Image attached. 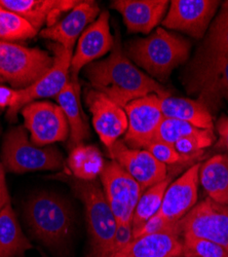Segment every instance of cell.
Masks as SVG:
<instances>
[{"label": "cell", "instance_id": "obj_34", "mask_svg": "<svg viewBox=\"0 0 228 257\" xmlns=\"http://www.w3.org/2000/svg\"><path fill=\"white\" fill-rule=\"evenodd\" d=\"M134 240V233L132 224H118L115 237L112 242L110 254H113L121 249H123L128 244H130ZM108 256V257H109Z\"/></svg>", "mask_w": 228, "mask_h": 257}, {"label": "cell", "instance_id": "obj_33", "mask_svg": "<svg viewBox=\"0 0 228 257\" xmlns=\"http://www.w3.org/2000/svg\"><path fill=\"white\" fill-rule=\"evenodd\" d=\"M173 226H175V224L174 225L170 224L167 220H165L157 213L153 217H151L149 220H147L143 224V226L134 234V239L142 237V235H148V234L161 232V231L167 230Z\"/></svg>", "mask_w": 228, "mask_h": 257}, {"label": "cell", "instance_id": "obj_37", "mask_svg": "<svg viewBox=\"0 0 228 257\" xmlns=\"http://www.w3.org/2000/svg\"><path fill=\"white\" fill-rule=\"evenodd\" d=\"M10 201L9 190H2L0 189V210H2Z\"/></svg>", "mask_w": 228, "mask_h": 257}, {"label": "cell", "instance_id": "obj_18", "mask_svg": "<svg viewBox=\"0 0 228 257\" xmlns=\"http://www.w3.org/2000/svg\"><path fill=\"white\" fill-rule=\"evenodd\" d=\"M100 16V8L95 2H79L70 13L54 26L40 31V36L55 41L57 45L73 51L76 40Z\"/></svg>", "mask_w": 228, "mask_h": 257}, {"label": "cell", "instance_id": "obj_12", "mask_svg": "<svg viewBox=\"0 0 228 257\" xmlns=\"http://www.w3.org/2000/svg\"><path fill=\"white\" fill-rule=\"evenodd\" d=\"M124 111L128 130L123 142L133 149H146L155 141L158 127L164 118L158 104V96L151 94L130 102Z\"/></svg>", "mask_w": 228, "mask_h": 257}, {"label": "cell", "instance_id": "obj_30", "mask_svg": "<svg viewBox=\"0 0 228 257\" xmlns=\"http://www.w3.org/2000/svg\"><path fill=\"white\" fill-rule=\"evenodd\" d=\"M183 243V257H228V251L214 242L185 237Z\"/></svg>", "mask_w": 228, "mask_h": 257}, {"label": "cell", "instance_id": "obj_10", "mask_svg": "<svg viewBox=\"0 0 228 257\" xmlns=\"http://www.w3.org/2000/svg\"><path fill=\"white\" fill-rule=\"evenodd\" d=\"M102 188L118 224H132L142 195L140 184L115 161L105 163L100 174Z\"/></svg>", "mask_w": 228, "mask_h": 257}, {"label": "cell", "instance_id": "obj_36", "mask_svg": "<svg viewBox=\"0 0 228 257\" xmlns=\"http://www.w3.org/2000/svg\"><path fill=\"white\" fill-rule=\"evenodd\" d=\"M17 95V90L11 89L6 85H0V108H10L13 106Z\"/></svg>", "mask_w": 228, "mask_h": 257}, {"label": "cell", "instance_id": "obj_22", "mask_svg": "<svg viewBox=\"0 0 228 257\" xmlns=\"http://www.w3.org/2000/svg\"><path fill=\"white\" fill-rule=\"evenodd\" d=\"M158 104L164 118L189 122L201 130H214L213 115L199 100L167 95L158 97Z\"/></svg>", "mask_w": 228, "mask_h": 257}, {"label": "cell", "instance_id": "obj_26", "mask_svg": "<svg viewBox=\"0 0 228 257\" xmlns=\"http://www.w3.org/2000/svg\"><path fill=\"white\" fill-rule=\"evenodd\" d=\"M105 161L96 146L80 144L73 149L67 160L72 177L79 180H96L102 173Z\"/></svg>", "mask_w": 228, "mask_h": 257}, {"label": "cell", "instance_id": "obj_35", "mask_svg": "<svg viewBox=\"0 0 228 257\" xmlns=\"http://www.w3.org/2000/svg\"><path fill=\"white\" fill-rule=\"evenodd\" d=\"M216 127L219 135V140L217 141L216 146L228 152V116L221 115L217 120Z\"/></svg>", "mask_w": 228, "mask_h": 257}, {"label": "cell", "instance_id": "obj_20", "mask_svg": "<svg viewBox=\"0 0 228 257\" xmlns=\"http://www.w3.org/2000/svg\"><path fill=\"white\" fill-rule=\"evenodd\" d=\"M78 4L75 0H0V8L23 17L38 31L45 25L54 26L62 14Z\"/></svg>", "mask_w": 228, "mask_h": 257}, {"label": "cell", "instance_id": "obj_21", "mask_svg": "<svg viewBox=\"0 0 228 257\" xmlns=\"http://www.w3.org/2000/svg\"><path fill=\"white\" fill-rule=\"evenodd\" d=\"M109 257H183V243L173 226L161 232L135 238Z\"/></svg>", "mask_w": 228, "mask_h": 257}, {"label": "cell", "instance_id": "obj_25", "mask_svg": "<svg viewBox=\"0 0 228 257\" xmlns=\"http://www.w3.org/2000/svg\"><path fill=\"white\" fill-rule=\"evenodd\" d=\"M32 248L9 202L0 210V257H24Z\"/></svg>", "mask_w": 228, "mask_h": 257}, {"label": "cell", "instance_id": "obj_7", "mask_svg": "<svg viewBox=\"0 0 228 257\" xmlns=\"http://www.w3.org/2000/svg\"><path fill=\"white\" fill-rule=\"evenodd\" d=\"M54 60L46 51L0 40V82L27 89L52 68Z\"/></svg>", "mask_w": 228, "mask_h": 257}, {"label": "cell", "instance_id": "obj_16", "mask_svg": "<svg viewBox=\"0 0 228 257\" xmlns=\"http://www.w3.org/2000/svg\"><path fill=\"white\" fill-rule=\"evenodd\" d=\"M86 103L92 113L93 124L100 140L109 149L128 130L126 111L94 89L86 91Z\"/></svg>", "mask_w": 228, "mask_h": 257}, {"label": "cell", "instance_id": "obj_15", "mask_svg": "<svg viewBox=\"0 0 228 257\" xmlns=\"http://www.w3.org/2000/svg\"><path fill=\"white\" fill-rule=\"evenodd\" d=\"M109 12L104 11L81 34L71 60V79L78 80V74L89 64L111 52L114 38L110 32Z\"/></svg>", "mask_w": 228, "mask_h": 257}, {"label": "cell", "instance_id": "obj_3", "mask_svg": "<svg viewBox=\"0 0 228 257\" xmlns=\"http://www.w3.org/2000/svg\"><path fill=\"white\" fill-rule=\"evenodd\" d=\"M190 42L163 28L150 36L133 40L126 46L128 58L160 81H165L173 70L188 59Z\"/></svg>", "mask_w": 228, "mask_h": 257}, {"label": "cell", "instance_id": "obj_5", "mask_svg": "<svg viewBox=\"0 0 228 257\" xmlns=\"http://www.w3.org/2000/svg\"><path fill=\"white\" fill-rule=\"evenodd\" d=\"M25 219L34 237L51 248L64 246L71 234V208L51 192H40L27 202Z\"/></svg>", "mask_w": 228, "mask_h": 257}, {"label": "cell", "instance_id": "obj_29", "mask_svg": "<svg viewBox=\"0 0 228 257\" xmlns=\"http://www.w3.org/2000/svg\"><path fill=\"white\" fill-rule=\"evenodd\" d=\"M205 131L206 130H201V128H198L189 122L178 119L163 118L158 127L155 140L174 145L182 138L199 136Z\"/></svg>", "mask_w": 228, "mask_h": 257}, {"label": "cell", "instance_id": "obj_28", "mask_svg": "<svg viewBox=\"0 0 228 257\" xmlns=\"http://www.w3.org/2000/svg\"><path fill=\"white\" fill-rule=\"evenodd\" d=\"M37 32L23 17L0 8V40L2 41L12 42L33 38Z\"/></svg>", "mask_w": 228, "mask_h": 257}, {"label": "cell", "instance_id": "obj_14", "mask_svg": "<svg viewBox=\"0 0 228 257\" xmlns=\"http://www.w3.org/2000/svg\"><path fill=\"white\" fill-rule=\"evenodd\" d=\"M108 153L140 184L143 191L168 177V167L146 149H133L123 141H116Z\"/></svg>", "mask_w": 228, "mask_h": 257}, {"label": "cell", "instance_id": "obj_2", "mask_svg": "<svg viewBox=\"0 0 228 257\" xmlns=\"http://www.w3.org/2000/svg\"><path fill=\"white\" fill-rule=\"evenodd\" d=\"M228 61V2L224 3L202 44L183 73L184 87L189 94L206 96Z\"/></svg>", "mask_w": 228, "mask_h": 257}, {"label": "cell", "instance_id": "obj_9", "mask_svg": "<svg viewBox=\"0 0 228 257\" xmlns=\"http://www.w3.org/2000/svg\"><path fill=\"white\" fill-rule=\"evenodd\" d=\"M51 49L54 52L55 59L52 68L29 88L17 90L15 102L7 113V117L11 120H15L18 113L26 105L35 102L37 99L57 97L69 82L73 51L57 44L52 45Z\"/></svg>", "mask_w": 228, "mask_h": 257}, {"label": "cell", "instance_id": "obj_19", "mask_svg": "<svg viewBox=\"0 0 228 257\" xmlns=\"http://www.w3.org/2000/svg\"><path fill=\"white\" fill-rule=\"evenodd\" d=\"M169 4L168 0H115L111 7L122 16L129 32L148 34L161 22Z\"/></svg>", "mask_w": 228, "mask_h": 257}, {"label": "cell", "instance_id": "obj_6", "mask_svg": "<svg viewBox=\"0 0 228 257\" xmlns=\"http://www.w3.org/2000/svg\"><path fill=\"white\" fill-rule=\"evenodd\" d=\"M2 160L6 171L17 174L32 171H57L64 167L63 156L57 148L34 145L23 126L12 128L6 135Z\"/></svg>", "mask_w": 228, "mask_h": 257}, {"label": "cell", "instance_id": "obj_32", "mask_svg": "<svg viewBox=\"0 0 228 257\" xmlns=\"http://www.w3.org/2000/svg\"><path fill=\"white\" fill-rule=\"evenodd\" d=\"M146 151H148L159 163L165 166L180 164L183 162H188L181 155L178 154L174 145L164 143L162 141H158V140L153 141L151 144H149L146 147Z\"/></svg>", "mask_w": 228, "mask_h": 257}, {"label": "cell", "instance_id": "obj_8", "mask_svg": "<svg viewBox=\"0 0 228 257\" xmlns=\"http://www.w3.org/2000/svg\"><path fill=\"white\" fill-rule=\"evenodd\" d=\"M175 228L181 238L208 240L228 251V205L205 199L180 219Z\"/></svg>", "mask_w": 228, "mask_h": 257}, {"label": "cell", "instance_id": "obj_17", "mask_svg": "<svg viewBox=\"0 0 228 257\" xmlns=\"http://www.w3.org/2000/svg\"><path fill=\"white\" fill-rule=\"evenodd\" d=\"M199 168L200 164L193 165L165 190L158 214L170 224H176L196 205Z\"/></svg>", "mask_w": 228, "mask_h": 257}, {"label": "cell", "instance_id": "obj_23", "mask_svg": "<svg viewBox=\"0 0 228 257\" xmlns=\"http://www.w3.org/2000/svg\"><path fill=\"white\" fill-rule=\"evenodd\" d=\"M56 100L67 118L70 127L69 147L73 149L82 144L90 136L89 124L81 108L78 80L70 78L63 91L56 97Z\"/></svg>", "mask_w": 228, "mask_h": 257}, {"label": "cell", "instance_id": "obj_1", "mask_svg": "<svg viewBox=\"0 0 228 257\" xmlns=\"http://www.w3.org/2000/svg\"><path fill=\"white\" fill-rule=\"evenodd\" d=\"M85 75L92 89L105 95L123 109L130 102L145 96L170 95L163 85L130 61L122 50L118 31L110 55L104 60L89 64L85 67Z\"/></svg>", "mask_w": 228, "mask_h": 257}, {"label": "cell", "instance_id": "obj_24", "mask_svg": "<svg viewBox=\"0 0 228 257\" xmlns=\"http://www.w3.org/2000/svg\"><path fill=\"white\" fill-rule=\"evenodd\" d=\"M199 181L209 199L228 205V154H219L199 168Z\"/></svg>", "mask_w": 228, "mask_h": 257}, {"label": "cell", "instance_id": "obj_31", "mask_svg": "<svg viewBox=\"0 0 228 257\" xmlns=\"http://www.w3.org/2000/svg\"><path fill=\"white\" fill-rule=\"evenodd\" d=\"M222 99H225L228 102V61L223 66L220 75L218 76L211 91L199 101L206 106V108L210 110L213 115V113L218 111Z\"/></svg>", "mask_w": 228, "mask_h": 257}, {"label": "cell", "instance_id": "obj_27", "mask_svg": "<svg viewBox=\"0 0 228 257\" xmlns=\"http://www.w3.org/2000/svg\"><path fill=\"white\" fill-rule=\"evenodd\" d=\"M171 182L172 176L168 175L164 180L152 185L142 192L132 219V228L134 234L143 226L145 222L159 212L165 190H167Z\"/></svg>", "mask_w": 228, "mask_h": 257}, {"label": "cell", "instance_id": "obj_11", "mask_svg": "<svg viewBox=\"0 0 228 257\" xmlns=\"http://www.w3.org/2000/svg\"><path fill=\"white\" fill-rule=\"evenodd\" d=\"M21 113L31 142L38 147L66 141L70 136L67 118L58 104L35 101L26 105Z\"/></svg>", "mask_w": 228, "mask_h": 257}, {"label": "cell", "instance_id": "obj_13", "mask_svg": "<svg viewBox=\"0 0 228 257\" xmlns=\"http://www.w3.org/2000/svg\"><path fill=\"white\" fill-rule=\"evenodd\" d=\"M161 21L163 27L200 39L208 30L220 2L216 0H173Z\"/></svg>", "mask_w": 228, "mask_h": 257}, {"label": "cell", "instance_id": "obj_38", "mask_svg": "<svg viewBox=\"0 0 228 257\" xmlns=\"http://www.w3.org/2000/svg\"><path fill=\"white\" fill-rule=\"evenodd\" d=\"M0 189L8 190L7 182H6V170L2 163H0Z\"/></svg>", "mask_w": 228, "mask_h": 257}, {"label": "cell", "instance_id": "obj_4", "mask_svg": "<svg viewBox=\"0 0 228 257\" xmlns=\"http://www.w3.org/2000/svg\"><path fill=\"white\" fill-rule=\"evenodd\" d=\"M86 210L90 250L87 257H108L117 229V220L108 204L104 190L96 180H79L62 175Z\"/></svg>", "mask_w": 228, "mask_h": 257}]
</instances>
